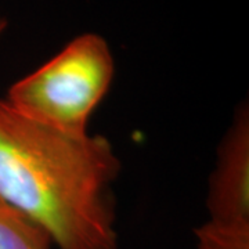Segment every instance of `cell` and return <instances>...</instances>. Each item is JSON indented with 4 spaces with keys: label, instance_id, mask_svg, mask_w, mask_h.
I'll return each instance as SVG.
<instances>
[{
    "label": "cell",
    "instance_id": "cell-1",
    "mask_svg": "<svg viewBox=\"0 0 249 249\" xmlns=\"http://www.w3.org/2000/svg\"><path fill=\"white\" fill-rule=\"evenodd\" d=\"M121 169L107 137L64 133L0 97V199L42 226L55 249H119Z\"/></svg>",
    "mask_w": 249,
    "mask_h": 249
},
{
    "label": "cell",
    "instance_id": "cell-2",
    "mask_svg": "<svg viewBox=\"0 0 249 249\" xmlns=\"http://www.w3.org/2000/svg\"><path fill=\"white\" fill-rule=\"evenodd\" d=\"M108 42L88 32L11 85L6 100L22 115L70 134H88L94 109L114 80Z\"/></svg>",
    "mask_w": 249,
    "mask_h": 249
},
{
    "label": "cell",
    "instance_id": "cell-3",
    "mask_svg": "<svg viewBox=\"0 0 249 249\" xmlns=\"http://www.w3.org/2000/svg\"><path fill=\"white\" fill-rule=\"evenodd\" d=\"M206 209L209 220L249 222V108L237 107L232 121L217 147L211 173Z\"/></svg>",
    "mask_w": 249,
    "mask_h": 249
},
{
    "label": "cell",
    "instance_id": "cell-4",
    "mask_svg": "<svg viewBox=\"0 0 249 249\" xmlns=\"http://www.w3.org/2000/svg\"><path fill=\"white\" fill-rule=\"evenodd\" d=\"M49 232L0 199V249H54Z\"/></svg>",
    "mask_w": 249,
    "mask_h": 249
},
{
    "label": "cell",
    "instance_id": "cell-5",
    "mask_svg": "<svg viewBox=\"0 0 249 249\" xmlns=\"http://www.w3.org/2000/svg\"><path fill=\"white\" fill-rule=\"evenodd\" d=\"M196 249H249V222L206 220L194 230Z\"/></svg>",
    "mask_w": 249,
    "mask_h": 249
},
{
    "label": "cell",
    "instance_id": "cell-6",
    "mask_svg": "<svg viewBox=\"0 0 249 249\" xmlns=\"http://www.w3.org/2000/svg\"><path fill=\"white\" fill-rule=\"evenodd\" d=\"M7 25H9L7 18L4 17L3 14H0V36L4 34V31L7 29Z\"/></svg>",
    "mask_w": 249,
    "mask_h": 249
}]
</instances>
